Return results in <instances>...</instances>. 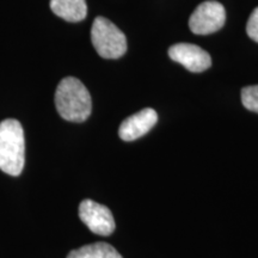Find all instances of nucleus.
<instances>
[{
    "mask_svg": "<svg viewBox=\"0 0 258 258\" xmlns=\"http://www.w3.org/2000/svg\"><path fill=\"white\" fill-rule=\"evenodd\" d=\"M55 106L63 120L82 123L91 115V96L79 79L67 77L56 88Z\"/></svg>",
    "mask_w": 258,
    "mask_h": 258,
    "instance_id": "f257e3e1",
    "label": "nucleus"
},
{
    "mask_svg": "<svg viewBox=\"0 0 258 258\" xmlns=\"http://www.w3.org/2000/svg\"><path fill=\"white\" fill-rule=\"evenodd\" d=\"M25 163V140L22 124L14 118L0 122V170L19 176Z\"/></svg>",
    "mask_w": 258,
    "mask_h": 258,
    "instance_id": "f03ea898",
    "label": "nucleus"
},
{
    "mask_svg": "<svg viewBox=\"0 0 258 258\" xmlns=\"http://www.w3.org/2000/svg\"><path fill=\"white\" fill-rule=\"evenodd\" d=\"M91 41L103 59H118L127 51V38L112 22L97 17L91 28Z\"/></svg>",
    "mask_w": 258,
    "mask_h": 258,
    "instance_id": "7ed1b4c3",
    "label": "nucleus"
},
{
    "mask_svg": "<svg viewBox=\"0 0 258 258\" xmlns=\"http://www.w3.org/2000/svg\"><path fill=\"white\" fill-rule=\"evenodd\" d=\"M226 21L225 8L219 2L209 0L200 4L190 16L189 27L196 35H209L220 30Z\"/></svg>",
    "mask_w": 258,
    "mask_h": 258,
    "instance_id": "20e7f679",
    "label": "nucleus"
},
{
    "mask_svg": "<svg viewBox=\"0 0 258 258\" xmlns=\"http://www.w3.org/2000/svg\"><path fill=\"white\" fill-rule=\"evenodd\" d=\"M79 218L95 234L110 235L115 231L114 215L110 209L92 200H84L79 205Z\"/></svg>",
    "mask_w": 258,
    "mask_h": 258,
    "instance_id": "39448f33",
    "label": "nucleus"
},
{
    "mask_svg": "<svg viewBox=\"0 0 258 258\" xmlns=\"http://www.w3.org/2000/svg\"><path fill=\"white\" fill-rule=\"evenodd\" d=\"M169 56L194 73L208 70L212 64L211 55L201 47L190 43H177L170 47Z\"/></svg>",
    "mask_w": 258,
    "mask_h": 258,
    "instance_id": "423d86ee",
    "label": "nucleus"
},
{
    "mask_svg": "<svg viewBox=\"0 0 258 258\" xmlns=\"http://www.w3.org/2000/svg\"><path fill=\"white\" fill-rule=\"evenodd\" d=\"M157 121L158 114L154 109H143L122 122L118 135L123 141H134L147 134L156 125Z\"/></svg>",
    "mask_w": 258,
    "mask_h": 258,
    "instance_id": "0eeeda50",
    "label": "nucleus"
},
{
    "mask_svg": "<svg viewBox=\"0 0 258 258\" xmlns=\"http://www.w3.org/2000/svg\"><path fill=\"white\" fill-rule=\"evenodd\" d=\"M50 9L57 17L76 23L88 15L86 0H50Z\"/></svg>",
    "mask_w": 258,
    "mask_h": 258,
    "instance_id": "6e6552de",
    "label": "nucleus"
},
{
    "mask_svg": "<svg viewBox=\"0 0 258 258\" xmlns=\"http://www.w3.org/2000/svg\"><path fill=\"white\" fill-rule=\"evenodd\" d=\"M67 258H123L108 243H93L72 250Z\"/></svg>",
    "mask_w": 258,
    "mask_h": 258,
    "instance_id": "1a4fd4ad",
    "label": "nucleus"
},
{
    "mask_svg": "<svg viewBox=\"0 0 258 258\" xmlns=\"http://www.w3.org/2000/svg\"><path fill=\"white\" fill-rule=\"evenodd\" d=\"M241 103L247 110L258 114V85L246 86L241 90Z\"/></svg>",
    "mask_w": 258,
    "mask_h": 258,
    "instance_id": "9d476101",
    "label": "nucleus"
},
{
    "mask_svg": "<svg viewBox=\"0 0 258 258\" xmlns=\"http://www.w3.org/2000/svg\"><path fill=\"white\" fill-rule=\"evenodd\" d=\"M246 32L251 40L258 43V8L253 10L246 24Z\"/></svg>",
    "mask_w": 258,
    "mask_h": 258,
    "instance_id": "9b49d317",
    "label": "nucleus"
}]
</instances>
